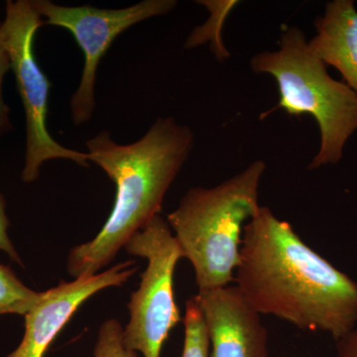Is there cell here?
Returning a JSON list of instances; mask_svg holds the SVG:
<instances>
[{
  "mask_svg": "<svg viewBox=\"0 0 357 357\" xmlns=\"http://www.w3.org/2000/svg\"><path fill=\"white\" fill-rule=\"evenodd\" d=\"M234 282L249 305L337 342L357 323V282L261 206L243 229Z\"/></svg>",
  "mask_w": 357,
  "mask_h": 357,
  "instance_id": "obj_1",
  "label": "cell"
},
{
  "mask_svg": "<svg viewBox=\"0 0 357 357\" xmlns=\"http://www.w3.org/2000/svg\"><path fill=\"white\" fill-rule=\"evenodd\" d=\"M89 162L107 174L116 188L107 222L89 243L70 250L68 271L93 276L151 222L194 146V133L173 117L159 119L132 144H117L107 130L86 142Z\"/></svg>",
  "mask_w": 357,
  "mask_h": 357,
  "instance_id": "obj_2",
  "label": "cell"
},
{
  "mask_svg": "<svg viewBox=\"0 0 357 357\" xmlns=\"http://www.w3.org/2000/svg\"><path fill=\"white\" fill-rule=\"evenodd\" d=\"M266 164L256 160L213 188H191L167 222L194 267L199 291L229 286L241 261L243 229L261 206L259 187Z\"/></svg>",
  "mask_w": 357,
  "mask_h": 357,
  "instance_id": "obj_3",
  "label": "cell"
},
{
  "mask_svg": "<svg viewBox=\"0 0 357 357\" xmlns=\"http://www.w3.org/2000/svg\"><path fill=\"white\" fill-rule=\"evenodd\" d=\"M250 67L256 74L274 77L278 86L279 102L260 119L279 109L291 116L314 117L321 144L310 170L337 164L347 140L357 131V93L330 76L326 66L310 51L303 30L287 28L278 50L256 54Z\"/></svg>",
  "mask_w": 357,
  "mask_h": 357,
  "instance_id": "obj_4",
  "label": "cell"
},
{
  "mask_svg": "<svg viewBox=\"0 0 357 357\" xmlns=\"http://www.w3.org/2000/svg\"><path fill=\"white\" fill-rule=\"evenodd\" d=\"M44 25L43 18L30 0L6 2V17L0 22V43L10 59L11 70L24 107L26 152L21 178L25 183L36 181L40 169L48 160H72L84 167L89 163L88 153L59 144L47 128L51 82L37 62L34 52L36 33Z\"/></svg>",
  "mask_w": 357,
  "mask_h": 357,
  "instance_id": "obj_5",
  "label": "cell"
},
{
  "mask_svg": "<svg viewBox=\"0 0 357 357\" xmlns=\"http://www.w3.org/2000/svg\"><path fill=\"white\" fill-rule=\"evenodd\" d=\"M128 255L145 258L139 288L128 303L130 321L123 330V344L144 357H160L169 333L181 321L174 293V274L184 258L168 222L157 215L124 246Z\"/></svg>",
  "mask_w": 357,
  "mask_h": 357,
  "instance_id": "obj_6",
  "label": "cell"
},
{
  "mask_svg": "<svg viewBox=\"0 0 357 357\" xmlns=\"http://www.w3.org/2000/svg\"><path fill=\"white\" fill-rule=\"evenodd\" d=\"M45 25L69 30L84 56L81 83L70 100L76 126L91 119L96 109V70L100 60L121 33L142 21L165 15L177 6L175 0H144L122 9H100L91 6H62L49 0H32Z\"/></svg>",
  "mask_w": 357,
  "mask_h": 357,
  "instance_id": "obj_7",
  "label": "cell"
},
{
  "mask_svg": "<svg viewBox=\"0 0 357 357\" xmlns=\"http://www.w3.org/2000/svg\"><path fill=\"white\" fill-rule=\"evenodd\" d=\"M136 271L135 261L122 262L102 273L62 281L41 292L38 302L24 316L25 333L20 344L6 357H43L86 301L103 289L123 285Z\"/></svg>",
  "mask_w": 357,
  "mask_h": 357,
  "instance_id": "obj_8",
  "label": "cell"
},
{
  "mask_svg": "<svg viewBox=\"0 0 357 357\" xmlns=\"http://www.w3.org/2000/svg\"><path fill=\"white\" fill-rule=\"evenodd\" d=\"M192 298L203 314L211 357H269L261 314L236 285L199 291Z\"/></svg>",
  "mask_w": 357,
  "mask_h": 357,
  "instance_id": "obj_9",
  "label": "cell"
},
{
  "mask_svg": "<svg viewBox=\"0 0 357 357\" xmlns=\"http://www.w3.org/2000/svg\"><path fill=\"white\" fill-rule=\"evenodd\" d=\"M316 35L310 51L326 66L337 69L357 93V10L352 0H333L314 21Z\"/></svg>",
  "mask_w": 357,
  "mask_h": 357,
  "instance_id": "obj_10",
  "label": "cell"
},
{
  "mask_svg": "<svg viewBox=\"0 0 357 357\" xmlns=\"http://www.w3.org/2000/svg\"><path fill=\"white\" fill-rule=\"evenodd\" d=\"M201 6H204L210 11L211 15L208 20L204 25L197 27L190 35L185 47L194 48L202 46L206 43H211V49L215 54L218 61H225L229 57L230 54L225 48L222 41V29L225 20L239 3L236 0H201L198 1Z\"/></svg>",
  "mask_w": 357,
  "mask_h": 357,
  "instance_id": "obj_11",
  "label": "cell"
},
{
  "mask_svg": "<svg viewBox=\"0 0 357 357\" xmlns=\"http://www.w3.org/2000/svg\"><path fill=\"white\" fill-rule=\"evenodd\" d=\"M40 297L41 292L26 287L10 267L0 264V316L8 314L25 316Z\"/></svg>",
  "mask_w": 357,
  "mask_h": 357,
  "instance_id": "obj_12",
  "label": "cell"
},
{
  "mask_svg": "<svg viewBox=\"0 0 357 357\" xmlns=\"http://www.w3.org/2000/svg\"><path fill=\"white\" fill-rule=\"evenodd\" d=\"M185 342L182 357H208L210 340L203 314L194 298L185 303Z\"/></svg>",
  "mask_w": 357,
  "mask_h": 357,
  "instance_id": "obj_13",
  "label": "cell"
},
{
  "mask_svg": "<svg viewBox=\"0 0 357 357\" xmlns=\"http://www.w3.org/2000/svg\"><path fill=\"white\" fill-rule=\"evenodd\" d=\"M95 357H137L123 344V328L116 319L103 321L95 345Z\"/></svg>",
  "mask_w": 357,
  "mask_h": 357,
  "instance_id": "obj_14",
  "label": "cell"
},
{
  "mask_svg": "<svg viewBox=\"0 0 357 357\" xmlns=\"http://www.w3.org/2000/svg\"><path fill=\"white\" fill-rule=\"evenodd\" d=\"M9 70H11L10 59L0 43V136L10 132L13 129L10 121V109L3 98V79Z\"/></svg>",
  "mask_w": 357,
  "mask_h": 357,
  "instance_id": "obj_15",
  "label": "cell"
},
{
  "mask_svg": "<svg viewBox=\"0 0 357 357\" xmlns=\"http://www.w3.org/2000/svg\"><path fill=\"white\" fill-rule=\"evenodd\" d=\"M10 222L6 215V201L3 195L0 194V250L6 252L13 261L24 267L22 259L14 248L13 241L8 236V229Z\"/></svg>",
  "mask_w": 357,
  "mask_h": 357,
  "instance_id": "obj_16",
  "label": "cell"
},
{
  "mask_svg": "<svg viewBox=\"0 0 357 357\" xmlns=\"http://www.w3.org/2000/svg\"><path fill=\"white\" fill-rule=\"evenodd\" d=\"M337 357H357V328L337 340Z\"/></svg>",
  "mask_w": 357,
  "mask_h": 357,
  "instance_id": "obj_17",
  "label": "cell"
}]
</instances>
